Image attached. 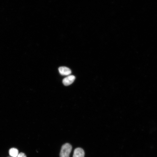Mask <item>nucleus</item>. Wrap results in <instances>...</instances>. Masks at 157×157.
<instances>
[{
    "label": "nucleus",
    "mask_w": 157,
    "mask_h": 157,
    "mask_svg": "<svg viewBox=\"0 0 157 157\" xmlns=\"http://www.w3.org/2000/svg\"><path fill=\"white\" fill-rule=\"evenodd\" d=\"M10 155L12 157H17L19 154V151L17 149L15 148L10 149L9 151Z\"/></svg>",
    "instance_id": "39448f33"
},
{
    "label": "nucleus",
    "mask_w": 157,
    "mask_h": 157,
    "mask_svg": "<svg viewBox=\"0 0 157 157\" xmlns=\"http://www.w3.org/2000/svg\"><path fill=\"white\" fill-rule=\"evenodd\" d=\"M72 148L71 145L68 143L63 144L61 149L60 154V157H69Z\"/></svg>",
    "instance_id": "f257e3e1"
},
{
    "label": "nucleus",
    "mask_w": 157,
    "mask_h": 157,
    "mask_svg": "<svg viewBox=\"0 0 157 157\" xmlns=\"http://www.w3.org/2000/svg\"><path fill=\"white\" fill-rule=\"evenodd\" d=\"M17 157H26V156L24 153L21 152L19 154Z\"/></svg>",
    "instance_id": "423d86ee"
},
{
    "label": "nucleus",
    "mask_w": 157,
    "mask_h": 157,
    "mask_svg": "<svg viewBox=\"0 0 157 157\" xmlns=\"http://www.w3.org/2000/svg\"><path fill=\"white\" fill-rule=\"evenodd\" d=\"M84 155L83 150L81 148H77L74 151L73 157H84Z\"/></svg>",
    "instance_id": "20e7f679"
},
{
    "label": "nucleus",
    "mask_w": 157,
    "mask_h": 157,
    "mask_svg": "<svg viewBox=\"0 0 157 157\" xmlns=\"http://www.w3.org/2000/svg\"><path fill=\"white\" fill-rule=\"evenodd\" d=\"M58 70L60 74L63 76L69 75L72 72L70 69L66 67H60Z\"/></svg>",
    "instance_id": "7ed1b4c3"
},
{
    "label": "nucleus",
    "mask_w": 157,
    "mask_h": 157,
    "mask_svg": "<svg viewBox=\"0 0 157 157\" xmlns=\"http://www.w3.org/2000/svg\"><path fill=\"white\" fill-rule=\"evenodd\" d=\"M75 78V76L72 75H69L64 78L63 80V83L65 86H68L72 84Z\"/></svg>",
    "instance_id": "f03ea898"
}]
</instances>
